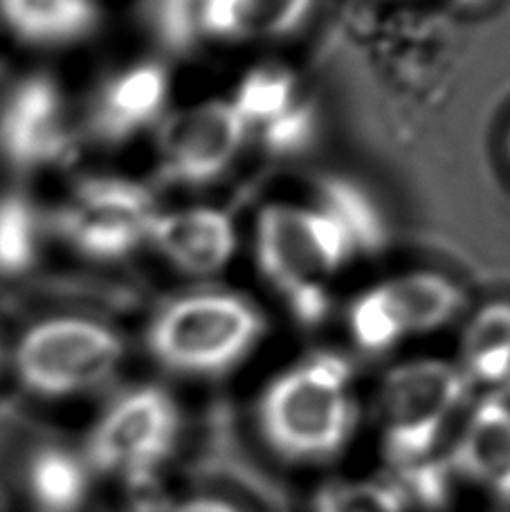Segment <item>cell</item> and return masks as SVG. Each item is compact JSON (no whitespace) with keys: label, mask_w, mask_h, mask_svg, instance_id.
Segmentation results:
<instances>
[{"label":"cell","mask_w":510,"mask_h":512,"mask_svg":"<svg viewBox=\"0 0 510 512\" xmlns=\"http://www.w3.org/2000/svg\"><path fill=\"white\" fill-rule=\"evenodd\" d=\"M257 265L304 324L329 313L331 286L355 252L338 221L320 205L277 203L261 209L254 227Z\"/></svg>","instance_id":"6da1fadb"},{"label":"cell","mask_w":510,"mask_h":512,"mask_svg":"<svg viewBox=\"0 0 510 512\" xmlns=\"http://www.w3.org/2000/svg\"><path fill=\"white\" fill-rule=\"evenodd\" d=\"M355 423L349 362L315 353L272 380L259 400V427L293 461H324L349 443Z\"/></svg>","instance_id":"7a4b0ae2"},{"label":"cell","mask_w":510,"mask_h":512,"mask_svg":"<svg viewBox=\"0 0 510 512\" xmlns=\"http://www.w3.org/2000/svg\"><path fill=\"white\" fill-rule=\"evenodd\" d=\"M268 331L261 308L234 290L171 299L147 328L149 353L182 376H218L257 349Z\"/></svg>","instance_id":"3957f363"},{"label":"cell","mask_w":510,"mask_h":512,"mask_svg":"<svg viewBox=\"0 0 510 512\" xmlns=\"http://www.w3.org/2000/svg\"><path fill=\"white\" fill-rule=\"evenodd\" d=\"M124 360V342L111 326L88 317H50L32 324L14 349V369L27 391L68 398L99 387Z\"/></svg>","instance_id":"277c9868"},{"label":"cell","mask_w":510,"mask_h":512,"mask_svg":"<svg viewBox=\"0 0 510 512\" xmlns=\"http://www.w3.org/2000/svg\"><path fill=\"white\" fill-rule=\"evenodd\" d=\"M468 380L457 364L425 358L391 369L378 396L382 445L391 463L414 468L434 454L466 400Z\"/></svg>","instance_id":"5b68a950"},{"label":"cell","mask_w":510,"mask_h":512,"mask_svg":"<svg viewBox=\"0 0 510 512\" xmlns=\"http://www.w3.org/2000/svg\"><path fill=\"white\" fill-rule=\"evenodd\" d=\"M158 205L140 182L93 176L70 191L54 216L63 241L90 261H122L147 245Z\"/></svg>","instance_id":"8992f818"},{"label":"cell","mask_w":510,"mask_h":512,"mask_svg":"<svg viewBox=\"0 0 510 512\" xmlns=\"http://www.w3.org/2000/svg\"><path fill=\"white\" fill-rule=\"evenodd\" d=\"M466 297L452 279L412 272L387 279L351 301L346 322L358 349L385 353L407 337L439 331L461 313Z\"/></svg>","instance_id":"52a82bcc"},{"label":"cell","mask_w":510,"mask_h":512,"mask_svg":"<svg viewBox=\"0 0 510 512\" xmlns=\"http://www.w3.org/2000/svg\"><path fill=\"white\" fill-rule=\"evenodd\" d=\"M178 429V407L165 389L135 387L99 416L90 434L88 461L120 477H140L171 454Z\"/></svg>","instance_id":"ba28073f"},{"label":"cell","mask_w":510,"mask_h":512,"mask_svg":"<svg viewBox=\"0 0 510 512\" xmlns=\"http://www.w3.org/2000/svg\"><path fill=\"white\" fill-rule=\"evenodd\" d=\"M250 140L232 99H209L162 122L160 176L178 187H205L223 178Z\"/></svg>","instance_id":"9c48e42d"},{"label":"cell","mask_w":510,"mask_h":512,"mask_svg":"<svg viewBox=\"0 0 510 512\" xmlns=\"http://www.w3.org/2000/svg\"><path fill=\"white\" fill-rule=\"evenodd\" d=\"M75 151L68 102L50 75H30L0 104V158L18 173L59 167Z\"/></svg>","instance_id":"30bf717a"},{"label":"cell","mask_w":510,"mask_h":512,"mask_svg":"<svg viewBox=\"0 0 510 512\" xmlns=\"http://www.w3.org/2000/svg\"><path fill=\"white\" fill-rule=\"evenodd\" d=\"M171 79L162 61H138L108 77L90 102L88 133L106 146L135 140L162 124L169 106Z\"/></svg>","instance_id":"8fae6325"},{"label":"cell","mask_w":510,"mask_h":512,"mask_svg":"<svg viewBox=\"0 0 510 512\" xmlns=\"http://www.w3.org/2000/svg\"><path fill=\"white\" fill-rule=\"evenodd\" d=\"M147 245L178 272L212 277L232 263L239 234L232 216L216 207H185L153 218Z\"/></svg>","instance_id":"7c38bea8"},{"label":"cell","mask_w":510,"mask_h":512,"mask_svg":"<svg viewBox=\"0 0 510 512\" xmlns=\"http://www.w3.org/2000/svg\"><path fill=\"white\" fill-rule=\"evenodd\" d=\"M454 463L470 483L510 501V405L493 398L475 407L454 447Z\"/></svg>","instance_id":"4fadbf2b"},{"label":"cell","mask_w":510,"mask_h":512,"mask_svg":"<svg viewBox=\"0 0 510 512\" xmlns=\"http://www.w3.org/2000/svg\"><path fill=\"white\" fill-rule=\"evenodd\" d=\"M315 0H205V39L275 41L302 30Z\"/></svg>","instance_id":"5bb4252c"},{"label":"cell","mask_w":510,"mask_h":512,"mask_svg":"<svg viewBox=\"0 0 510 512\" xmlns=\"http://www.w3.org/2000/svg\"><path fill=\"white\" fill-rule=\"evenodd\" d=\"M0 21L23 43L61 48L95 32L97 0H0Z\"/></svg>","instance_id":"9a60e30c"},{"label":"cell","mask_w":510,"mask_h":512,"mask_svg":"<svg viewBox=\"0 0 510 512\" xmlns=\"http://www.w3.org/2000/svg\"><path fill=\"white\" fill-rule=\"evenodd\" d=\"M459 369L468 382L499 384L510 378V304L479 308L461 337Z\"/></svg>","instance_id":"2e32d148"},{"label":"cell","mask_w":510,"mask_h":512,"mask_svg":"<svg viewBox=\"0 0 510 512\" xmlns=\"http://www.w3.org/2000/svg\"><path fill=\"white\" fill-rule=\"evenodd\" d=\"M299 102H302V93H299L297 77L277 63L252 68L241 79L232 97V104L248 124L250 135H257L263 128L281 120Z\"/></svg>","instance_id":"e0dca14e"},{"label":"cell","mask_w":510,"mask_h":512,"mask_svg":"<svg viewBox=\"0 0 510 512\" xmlns=\"http://www.w3.org/2000/svg\"><path fill=\"white\" fill-rule=\"evenodd\" d=\"M27 490L45 512H72L88 492V470L79 456L45 447L27 463Z\"/></svg>","instance_id":"ac0fdd59"},{"label":"cell","mask_w":510,"mask_h":512,"mask_svg":"<svg viewBox=\"0 0 510 512\" xmlns=\"http://www.w3.org/2000/svg\"><path fill=\"white\" fill-rule=\"evenodd\" d=\"M43 218L30 198L9 191L0 196V277L30 272L41 254Z\"/></svg>","instance_id":"d6986e66"},{"label":"cell","mask_w":510,"mask_h":512,"mask_svg":"<svg viewBox=\"0 0 510 512\" xmlns=\"http://www.w3.org/2000/svg\"><path fill=\"white\" fill-rule=\"evenodd\" d=\"M317 205L338 221L358 254L378 252L387 243V225L378 205L353 182L340 178L326 180Z\"/></svg>","instance_id":"ffe728a7"},{"label":"cell","mask_w":510,"mask_h":512,"mask_svg":"<svg viewBox=\"0 0 510 512\" xmlns=\"http://www.w3.org/2000/svg\"><path fill=\"white\" fill-rule=\"evenodd\" d=\"M205 0H147L144 21L169 54H189L205 41Z\"/></svg>","instance_id":"44dd1931"},{"label":"cell","mask_w":510,"mask_h":512,"mask_svg":"<svg viewBox=\"0 0 510 512\" xmlns=\"http://www.w3.org/2000/svg\"><path fill=\"white\" fill-rule=\"evenodd\" d=\"M315 512H400V501L376 483H338L322 492Z\"/></svg>","instance_id":"7402d4cb"},{"label":"cell","mask_w":510,"mask_h":512,"mask_svg":"<svg viewBox=\"0 0 510 512\" xmlns=\"http://www.w3.org/2000/svg\"><path fill=\"white\" fill-rule=\"evenodd\" d=\"M171 512H241L218 497H191L178 504Z\"/></svg>","instance_id":"603a6c76"},{"label":"cell","mask_w":510,"mask_h":512,"mask_svg":"<svg viewBox=\"0 0 510 512\" xmlns=\"http://www.w3.org/2000/svg\"><path fill=\"white\" fill-rule=\"evenodd\" d=\"M454 3H459L461 7H477V5H484L486 0H454Z\"/></svg>","instance_id":"cb8c5ba5"},{"label":"cell","mask_w":510,"mask_h":512,"mask_svg":"<svg viewBox=\"0 0 510 512\" xmlns=\"http://www.w3.org/2000/svg\"><path fill=\"white\" fill-rule=\"evenodd\" d=\"M508 160H510V133H508Z\"/></svg>","instance_id":"d4e9b609"},{"label":"cell","mask_w":510,"mask_h":512,"mask_svg":"<svg viewBox=\"0 0 510 512\" xmlns=\"http://www.w3.org/2000/svg\"><path fill=\"white\" fill-rule=\"evenodd\" d=\"M0 362H3V344H0Z\"/></svg>","instance_id":"484cf974"}]
</instances>
